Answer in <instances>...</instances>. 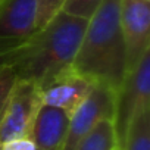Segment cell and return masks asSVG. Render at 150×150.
Here are the masks:
<instances>
[{
    "label": "cell",
    "mask_w": 150,
    "mask_h": 150,
    "mask_svg": "<svg viewBox=\"0 0 150 150\" xmlns=\"http://www.w3.org/2000/svg\"><path fill=\"white\" fill-rule=\"evenodd\" d=\"M91 87L93 81L69 68L40 87L41 103L62 109L71 115L87 97Z\"/></svg>",
    "instance_id": "ba28073f"
},
{
    "label": "cell",
    "mask_w": 150,
    "mask_h": 150,
    "mask_svg": "<svg viewBox=\"0 0 150 150\" xmlns=\"http://www.w3.org/2000/svg\"><path fill=\"white\" fill-rule=\"evenodd\" d=\"M118 147V138L112 119L100 121L74 150H115Z\"/></svg>",
    "instance_id": "8fae6325"
},
{
    "label": "cell",
    "mask_w": 150,
    "mask_h": 150,
    "mask_svg": "<svg viewBox=\"0 0 150 150\" xmlns=\"http://www.w3.org/2000/svg\"><path fill=\"white\" fill-rule=\"evenodd\" d=\"M71 68L93 83L109 86L115 93L119 90L127 77L121 0H103L88 18Z\"/></svg>",
    "instance_id": "7a4b0ae2"
},
{
    "label": "cell",
    "mask_w": 150,
    "mask_h": 150,
    "mask_svg": "<svg viewBox=\"0 0 150 150\" xmlns=\"http://www.w3.org/2000/svg\"><path fill=\"white\" fill-rule=\"evenodd\" d=\"M103 0H66L62 12L88 19L96 12V9L100 6Z\"/></svg>",
    "instance_id": "4fadbf2b"
},
{
    "label": "cell",
    "mask_w": 150,
    "mask_h": 150,
    "mask_svg": "<svg viewBox=\"0 0 150 150\" xmlns=\"http://www.w3.org/2000/svg\"><path fill=\"white\" fill-rule=\"evenodd\" d=\"M115 150H121V149H119V147H116V149H115Z\"/></svg>",
    "instance_id": "2e32d148"
},
{
    "label": "cell",
    "mask_w": 150,
    "mask_h": 150,
    "mask_svg": "<svg viewBox=\"0 0 150 150\" xmlns=\"http://www.w3.org/2000/svg\"><path fill=\"white\" fill-rule=\"evenodd\" d=\"M40 105V87L31 81L16 80L9 94L5 113L0 119V146L15 138L28 137Z\"/></svg>",
    "instance_id": "5b68a950"
},
{
    "label": "cell",
    "mask_w": 150,
    "mask_h": 150,
    "mask_svg": "<svg viewBox=\"0 0 150 150\" xmlns=\"http://www.w3.org/2000/svg\"><path fill=\"white\" fill-rule=\"evenodd\" d=\"M0 150H37V149L28 137H22L5 143L3 146H0Z\"/></svg>",
    "instance_id": "9a60e30c"
},
{
    "label": "cell",
    "mask_w": 150,
    "mask_h": 150,
    "mask_svg": "<svg viewBox=\"0 0 150 150\" xmlns=\"http://www.w3.org/2000/svg\"><path fill=\"white\" fill-rule=\"evenodd\" d=\"M118 147L121 150H150V105L131 118Z\"/></svg>",
    "instance_id": "30bf717a"
},
{
    "label": "cell",
    "mask_w": 150,
    "mask_h": 150,
    "mask_svg": "<svg viewBox=\"0 0 150 150\" xmlns=\"http://www.w3.org/2000/svg\"><path fill=\"white\" fill-rule=\"evenodd\" d=\"M116 93L103 83H93L87 97L69 115L68 135L63 150H74L100 121L112 119L115 115Z\"/></svg>",
    "instance_id": "277c9868"
},
{
    "label": "cell",
    "mask_w": 150,
    "mask_h": 150,
    "mask_svg": "<svg viewBox=\"0 0 150 150\" xmlns=\"http://www.w3.org/2000/svg\"><path fill=\"white\" fill-rule=\"evenodd\" d=\"M68 127L69 113L41 103L33 119L28 138L37 150H63Z\"/></svg>",
    "instance_id": "9c48e42d"
},
{
    "label": "cell",
    "mask_w": 150,
    "mask_h": 150,
    "mask_svg": "<svg viewBox=\"0 0 150 150\" xmlns=\"http://www.w3.org/2000/svg\"><path fill=\"white\" fill-rule=\"evenodd\" d=\"M66 0H35V31L43 30L57 13Z\"/></svg>",
    "instance_id": "7c38bea8"
},
{
    "label": "cell",
    "mask_w": 150,
    "mask_h": 150,
    "mask_svg": "<svg viewBox=\"0 0 150 150\" xmlns=\"http://www.w3.org/2000/svg\"><path fill=\"white\" fill-rule=\"evenodd\" d=\"M35 33V0H0V57Z\"/></svg>",
    "instance_id": "52a82bcc"
},
{
    "label": "cell",
    "mask_w": 150,
    "mask_h": 150,
    "mask_svg": "<svg viewBox=\"0 0 150 150\" xmlns=\"http://www.w3.org/2000/svg\"><path fill=\"white\" fill-rule=\"evenodd\" d=\"M147 105H150V50H147L140 62L127 74L116 91L113 125L118 146L131 118Z\"/></svg>",
    "instance_id": "3957f363"
},
{
    "label": "cell",
    "mask_w": 150,
    "mask_h": 150,
    "mask_svg": "<svg viewBox=\"0 0 150 150\" xmlns=\"http://www.w3.org/2000/svg\"><path fill=\"white\" fill-rule=\"evenodd\" d=\"M15 81H16V77H15L13 71L8 65L0 63V119H2L5 113L8 99H9V94L12 91Z\"/></svg>",
    "instance_id": "5bb4252c"
},
{
    "label": "cell",
    "mask_w": 150,
    "mask_h": 150,
    "mask_svg": "<svg viewBox=\"0 0 150 150\" xmlns=\"http://www.w3.org/2000/svg\"><path fill=\"white\" fill-rule=\"evenodd\" d=\"M121 30L128 74L150 50V8L147 0H121Z\"/></svg>",
    "instance_id": "8992f818"
},
{
    "label": "cell",
    "mask_w": 150,
    "mask_h": 150,
    "mask_svg": "<svg viewBox=\"0 0 150 150\" xmlns=\"http://www.w3.org/2000/svg\"><path fill=\"white\" fill-rule=\"evenodd\" d=\"M87 21L60 12L24 44L0 57V63L12 69L16 80L31 81L41 87L72 66Z\"/></svg>",
    "instance_id": "6da1fadb"
},
{
    "label": "cell",
    "mask_w": 150,
    "mask_h": 150,
    "mask_svg": "<svg viewBox=\"0 0 150 150\" xmlns=\"http://www.w3.org/2000/svg\"><path fill=\"white\" fill-rule=\"evenodd\" d=\"M147 2H149V0H147Z\"/></svg>",
    "instance_id": "e0dca14e"
}]
</instances>
